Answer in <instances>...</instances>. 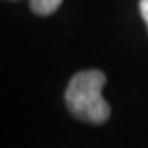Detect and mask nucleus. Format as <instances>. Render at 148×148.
I'll list each match as a JSON object with an SVG mask.
<instances>
[{
  "mask_svg": "<svg viewBox=\"0 0 148 148\" xmlns=\"http://www.w3.org/2000/svg\"><path fill=\"white\" fill-rule=\"evenodd\" d=\"M106 75L98 69H87L73 75L66 88L67 110L77 119L92 125H102L110 117V104L102 96Z\"/></svg>",
  "mask_w": 148,
  "mask_h": 148,
  "instance_id": "f257e3e1",
  "label": "nucleus"
},
{
  "mask_svg": "<svg viewBox=\"0 0 148 148\" xmlns=\"http://www.w3.org/2000/svg\"><path fill=\"white\" fill-rule=\"evenodd\" d=\"M140 14H143V19L146 21L148 27V0H140Z\"/></svg>",
  "mask_w": 148,
  "mask_h": 148,
  "instance_id": "7ed1b4c3",
  "label": "nucleus"
},
{
  "mask_svg": "<svg viewBox=\"0 0 148 148\" xmlns=\"http://www.w3.org/2000/svg\"><path fill=\"white\" fill-rule=\"evenodd\" d=\"M62 2L64 0H29V6L37 16H50L60 8Z\"/></svg>",
  "mask_w": 148,
  "mask_h": 148,
  "instance_id": "f03ea898",
  "label": "nucleus"
}]
</instances>
